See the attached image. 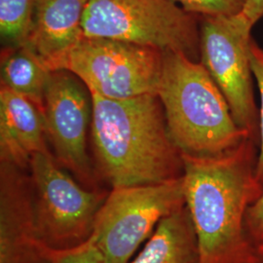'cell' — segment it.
Here are the masks:
<instances>
[{
	"label": "cell",
	"instance_id": "1",
	"mask_svg": "<svg viewBox=\"0 0 263 263\" xmlns=\"http://www.w3.org/2000/svg\"><path fill=\"white\" fill-rule=\"evenodd\" d=\"M259 146L246 138L224 154H182L185 205L197 237L200 263H257L246 230L248 209L263 186L255 176Z\"/></svg>",
	"mask_w": 263,
	"mask_h": 263
},
{
	"label": "cell",
	"instance_id": "2",
	"mask_svg": "<svg viewBox=\"0 0 263 263\" xmlns=\"http://www.w3.org/2000/svg\"><path fill=\"white\" fill-rule=\"evenodd\" d=\"M91 96L96 165L111 187L154 184L182 177V154L170 137L158 95L126 100Z\"/></svg>",
	"mask_w": 263,
	"mask_h": 263
},
{
	"label": "cell",
	"instance_id": "3",
	"mask_svg": "<svg viewBox=\"0 0 263 263\" xmlns=\"http://www.w3.org/2000/svg\"><path fill=\"white\" fill-rule=\"evenodd\" d=\"M157 95L170 137L181 154L218 156L248 137L201 62L181 53L164 52Z\"/></svg>",
	"mask_w": 263,
	"mask_h": 263
},
{
	"label": "cell",
	"instance_id": "4",
	"mask_svg": "<svg viewBox=\"0 0 263 263\" xmlns=\"http://www.w3.org/2000/svg\"><path fill=\"white\" fill-rule=\"evenodd\" d=\"M82 28L84 36L177 52L200 62V18L176 0H89Z\"/></svg>",
	"mask_w": 263,
	"mask_h": 263
},
{
	"label": "cell",
	"instance_id": "5",
	"mask_svg": "<svg viewBox=\"0 0 263 263\" xmlns=\"http://www.w3.org/2000/svg\"><path fill=\"white\" fill-rule=\"evenodd\" d=\"M51 152L29 163L33 214L41 242L52 253L72 251L91 240L107 192L77 183Z\"/></svg>",
	"mask_w": 263,
	"mask_h": 263
},
{
	"label": "cell",
	"instance_id": "6",
	"mask_svg": "<svg viewBox=\"0 0 263 263\" xmlns=\"http://www.w3.org/2000/svg\"><path fill=\"white\" fill-rule=\"evenodd\" d=\"M164 52L120 40L83 36L52 67L77 76L91 93L112 100L157 95Z\"/></svg>",
	"mask_w": 263,
	"mask_h": 263
},
{
	"label": "cell",
	"instance_id": "7",
	"mask_svg": "<svg viewBox=\"0 0 263 263\" xmlns=\"http://www.w3.org/2000/svg\"><path fill=\"white\" fill-rule=\"evenodd\" d=\"M183 206L182 177L161 183L112 188L99 211L91 240L105 263H130L160 221Z\"/></svg>",
	"mask_w": 263,
	"mask_h": 263
},
{
	"label": "cell",
	"instance_id": "8",
	"mask_svg": "<svg viewBox=\"0 0 263 263\" xmlns=\"http://www.w3.org/2000/svg\"><path fill=\"white\" fill-rule=\"evenodd\" d=\"M254 27L242 12L201 17L200 62L224 96L237 125L259 145V110L250 57Z\"/></svg>",
	"mask_w": 263,
	"mask_h": 263
},
{
	"label": "cell",
	"instance_id": "9",
	"mask_svg": "<svg viewBox=\"0 0 263 263\" xmlns=\"http://www.w3.org/2000/svg\"><path fill=\"white\" fill-rule=\"evenodd\" d=\"M92 111V96L86 85L69 71H52L42 107L47 141L63 168L86 187L99 189L87 152Z\"/></svg>",
	"mask_w": 263,
	"mask_h": 263
},
{
	"label": "cell",
	"instance_id": "10",
	"mask_svg": "<svg viewBox=\"0 0 263 263\" xmlns=\"http://www.w3.org/2000/svg\"><path fill=\"white\" fill-rule=\"evenodd\" d=\"M27 169L0 161V263H51L38 235Z\"/></svg>",
	"mask_w": 263,
	"mask_h": 263
},
{
	"label": "cell",
	"instance_id": "11",
	"mask_svg": "<svg viewBox=\"0 0 263 263\" xmlns=\"http://www.w3.org/2000/svg\"><path fill=\"white\" fill-rule=\"evenodd\" d=\"M89 0H35L25 46L52 71L57 62L84 36L83 17Z\"/></svg>",
	"mask_w": 263,
	"mask_h": 263
},
{
	"label": "cell",
	"instance_id": "12",
	"mask_svg": "<svg viewBox=\"0 0 263 263\" xmlns=\"http://www.w3.org/2000/svg\"><path fill=\"white\" fill-rule=\"evenodd\" d=\"M50 152L41 109L8 88L0 89V161L28 170L32 155Z\"/></svg>",
	"mask_w": 263,
	"mask_h": 263
},
{
	"label": "cell",
	"instance_id": "13",
	"mask_svg": "<svg viewBox=\"0 0 263 263\" xmlns=\"http://www.w3.org/2000/svg\"><path fill=\"white\" fill-rule=\"evenodd\" d=\"M130 263H200L197 237L186 205L160 221Z\"/></svg>",
	"mask_w": 263,
	"mask_h": 263
},
{
	"label": "cell",
	"instance_id": "14",
	"mask_svg": "<svg viewBox=\"0 0 263 263\" xmlns=\"http://www.w3.org/2000/svg\"><path fill=\"white\" fill-rule=\"evenodd\" d=\"M52 71L29 48L10 47L1 58V86L31 101L42 111Z\"/></svg>",
	"mask_w": 263,
	"mask_h": 263
},
{
	"label": "cell",
	"instance_id": "15",
	"mask_svg": "<svg viewBox=\"0 0 263 263\" xmlns=\"http://www.w3.org/2000/svg\"><path fill=\"white\" fill-rule=\"evenodd\" d=\"M35 0H0V33L10 47L25 45Z\"/></svg>",
	"mask_w": 263,
	"mask_h": 263
},
{
	"label": "cell",
	"instance_id": "16",
	"mask_svg": "<svg viewBox=\"0 0 263 263\" xmlns=\"http://www.w3.org/2000/svg\"><path fill=\"white\" fill-rule=\"evenodd\" d=\"M179 5L201 17L233 16L244 8L247 0H176Z\"/></svg>",
	"mask_w": 263,
	"mask_h": 263
},
{
	"label": "cell",
	"instance_id": "17",
	"mask_svg": "<svg viewBox=\"0 0 263 263\" xmlns=\"http://www.w3.org/2000/svg\"><path fill=\"white\" fill-rule=\"evenodd\" d=\"M250 57L253 73L258 88L260 106L259 110V151L255 168V176L259 184L263 186V48L260 47L254 38L250 44Z\"/></svg>",
	"mask_w": 263,
	"mask_h": 263
},
{
	"label": "cell",
	"instance_id": "18",
	"mask_svg": "<svg viewBox=\"0 0 263 263\" xmlns=\"http://www.w3.org/2000/svg\"><path fill=\"white\" fill-rule=\"evenodd\" d=\"M51 263H105L92 240L72 251L54 253Z\"/></svg>",
	"mask_w": 263,
	"mask_h": 263
},
{
	"label": "cell",
	"instance_id": "19",
	"mask_svg": "<svg viewBox=\"0 0 263 263\" xmlns=\"http://www.w3.org/2000/svg\"><path fill=\"white\" fill-rule=\"evenodd\" d=\"M246 230L250 240L255 247L263 243V192L248 209Z\"/></svg>",
	"mask_w": 263,
	"mask_h": 263
},
{
	"label": "cell",
	"instance_id": "20",
	"mask_svg": "<svg viewBox=\"0 0 263 263\" xmlns=\"http://www.w3.org/2000/svg\"><path fill=\"white\" fill-rule=\"evenodd\" d=\"M242 14L251 24L255 26L263 18V0H247Z\"/></svg>",
	"mask_w": 263,
	"mask_h": 263
},
{
	"label": "cell",
	"instance_id": "21",
	"mask_svg": "<svg viewBox=\"0 0 263 263\" xmlns=\"http://www.w3.org/2000/svg\"><path fill=\"white\" fill-rule=\"evenodd\" d=\"M255 254L257 258V263H263V243L255 247Z\"/></svg>",
	"mask_w": 263,
	"mask_h": 263
}]
</instances>
